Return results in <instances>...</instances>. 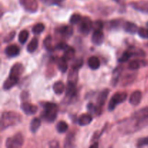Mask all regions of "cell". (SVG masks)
<instances>
[{
	"label": "cell",
	"mask_w": 148,
	"mask_h": 148,
	"mask_svg": "<svg viewBox=\"0 0 148 148\" xmlns=\"http://www.w3.org/2000/svg\"><path fill=\"white\" fill-rule=\"evenodd\" d=\"M104 40V34L101 30H94L92 36V41L94 44L99 45L102 44Z\"/></svg>",
	"instance_id": "obj_8"
},
{
	"label": "cell",
	"mask_w": 148,
	"mask_h": 148,
	"mask_svg": "<svg viewBox=\"0 0 148 148\" xmlns=\"http://www.w3.org/2000/svg\"><path fill=\"white\" fill-rule=\"evenodd\" d=\"M19 78L13 77H9L7 79L5 80V82H4V85H3V88L4 90H10V88H12V87H14L16 84L18 82Z\"/></svg>",
	"instance_id": "obj_17"
},
{
	"label": "cell",
	"mask_w": 148,
	"mask_h": 148,
	"mask_svg": "<svg viewBox=\"0 0 148 148\" xmlns=\"http://www.w3.org/2000/svg\"><path fill=\"white\" fill-rule=\"evenodd\" d=\"M44 46L46 49L49 51H53L54 49L52 45V38L51 36H48L44 40Z\"/></svg>",
	"instance_id": "obj_32"
},
{
	"label": "cell",
	"mask_w": 148,
	"mask_h": 148,
	"mask_svg": "<svg viewBox=\"0 0 148 148\" xmlns=\"http://www.w3.org/2000/svg\"><path fill=\"white\" fill-rule=\"evenodd\" d=\"M78 80V69L72 67L68 75V83L76 85Z\"/></svg>",
	"instance_id": "obj_12"
},
{
	"label": "cell",
	"mask_w": 148,
	"mask_h": 148,
	"mask_svg": "<svg viewBox=\"0 0 148 148\" xmlns=\"http://www.w3.org/2000/svg\"><path fill=\"white\" fill-rule=\"evenodd\" d=\"M58 108L56 104L53 103H46L44 105L43 117L49 122H53L57 116Z\"/></svg>",
	"instance_id": "obj_2"
},
{
	"label": "cell",
	"mask_w": 148,
	"mask_h": 148,
	"mask_svg": "<svg viewBox=\"0 0 148 148\" xmlns=\"http://www.w3.org/2000/svg\"><path fill=\"white\" fill-rule=\"evenodd\" d=\"M121 73V70L119 69H116L114 70V74H113V78H112V84L113 85H116L117 82H118L119 77V75Z\"/></svg>",
	"instance_id": "obj_35"
},
{
	"label": "cell",
	"mask_w": 148,
	"mask_h": 148,
	"mask_svg": "<svg viewBox=\"0 0 148 148\" xmlns=\"http://www.w3.org/2000/svg\"><path fill=\"white\" fill-rule=\"evenodd\" d=\"M49 147L50 148H59V143L56 140H53V141H51L49 144Z\"/></svg>",
	"instance_id": "obj_43"
},
{
	"label": "cell",
	"mask_w": 148,
	"mask_h": 148,
	"mask_svg": "<svg viewBox=\"0 0 148 148\" xmlns=\"http://www.w3.org/2000/svg\"><path fill=\"white\" fill-rule=\"evenodd\" d=\"M108 93H109V90L108 89H104L101 92V93L98 95V98H97V103H98V106L101 107L105 104L107 98H108Z\"/></svg>",
	"instance_id": "obj_13"
},
{
	"label": "cell",
	"mask_w": 148,
	"mask_h": 148,
	"mask_svg": "<svg viewBox=\"0 0 148 148\" xmlns=\"http://www.w3.org/2000/svg\"><path fill=\"white\" fill-rule=\"evenodd\" d=\"M28 36H29V33L27 30H22V31L19 33V36H18V39L20 43H22V44H24V43L27 41V38H28Z\"/></svg>",
	"instance_id": "obj_27"
},
{
	"label": "cell",
	"mask_w": 148,
	"mask_h": 148,
	"mask_svg": "<svg viewBox=\"0 0 148 148\" xmlns=\"http://www.w3.org/2000/svg\"><path fill=\"white\" fill-rule=\"evenodd\" d=\"M98 146H99L98 143H93V144H92L90 147V148H98Z\"/></svg>",
	"instance_id": "obj_44"
},
{
	"label": "cell",
	"mask_w": 148,
	"mask_h": 148,
	"mask_svg": "<svg viewBox=\"0 0 148 148\" xmlns=\"http://www.w3.org/2000/svg\"><path fill=\"white\" fill-rule=\"evenodd\" d=\"M64 88V84L61 81L55 82L53 85V90L56 95H61V94L63 93Z\"/></svg>",
	"instance_id": "obj_22"
},
{
	"label": "cell",
	"mask_w": 148,
	"mask_h": 148,
	"mask_svg": "<svg viewBox=\"0 0 148 148\" xmlns=\"http://www.w3.org/2000/svg\"><path fill=\"white\" fill-rule=\"evenodd\" d=\"M103 23L101 21H96L92 24V27H94V30H101L103 28Z\"/></svg>",
	"instance_id": "obj_39"
},
{
	"label": "cell",
	"mask_w": 148,
	"mask_h": 148,
	"mask_svg": "<svg viewBox=\"0 0 148 148\" xmlns=\"http://www.w3.org/2000/svg\"><path fill=\"white\" fill-rule=\"evenodd\" d=\"M88 64L91 69L95 70L100 67L101 63H100V60L98 59V58H97L96 56H91L88 59Z\"/></svg>",
	"instance_id": "obj_18"
},
{
	"label": "cell",
	"mask_w": 148,
	"mask_h": 148,
	"mask_svg": "<svg viewBox=\"0 0 148 148\" xmlns=\"http://www.w3.org/2000/svg\"><path fill=\"white\" fill-rule=\"evenodd\" d=\"M64 0H41L42 2L47 6L59 5Z\"/></svg>",
	"instance_id": "obj_34"
},
{
	"label": "cell",
	"mask_w": 148,
	"mask_h": 148,
	"mask_svg": "<svg viewBox=\"0 0 148 148\" xmlns=\"http://www.w3.org/2000/svg\"><path fill=\"white\" fill-rule=\"evenodd\" d=\"M92 28V22L88 17H83L80 23H79V26H78V30L83 35H88Z\"/></svg>",
	"instance_id": "obj_5"
},
{
	"label": "cell",
	"mask_w": 148,
	"mask_h": 148,
	"mask_svg": "<svg viewBox=\"0 0 148 148\" xmlns=\"http://www.w3.org/2000/svg\"><path fill=\"white\" fill-rule=\"evenodd\" d=\"M23 64L20 63H16L12 66L11 70H10V76L13 77L19 78V77L22 75L23 72Z\"/></svg>",
	"instance_id": "obj_9"
},
{
	"label": "cell",
	"mask_w": 148,
	"mask_h": 148,
	"mask_svg": "<svg viewBox=\"0 0 148 148\" xmlns=\"http://www.w3.org/2000/svg\"><path fill=\"white\" fill-rule=\"evenodd\" d=\"M147 145H148V137L140 139V140L138 141V147H140Z\"/></svg>",
	"instance_id": "obj_40"
},
{
	"label": "cell",
	"mask_w": 148,
	"mask_h": 148,
	"mask_svg": "<svg viewBox=\"0 0 148 148\" xmlns=\"http://www.w3.org/2000/svg\"><path fill=\"white\" fill-rule=\"evenodd\" d=\"M127 98V92H116V94H114L111 98V101H110L109 104H108V110L113 111L118 104L121 103L124 101H125Z\"/></svg>",
	"instance_id": "obj_4"
},
{
	"label": "cell",
	"mask_w": 148,
	"mask_h": 148,
	"mask_svg": "<svg viewBox=\"0 0 148 148\" xmlns=\"http://www.w3.org/2000/svg\"><path fill=\"white\" fill-rule=\"evenodd\" d=\"M75 55V50L74 49V48L68 46V47L64 50V57L66 60H70V59H73Z\"/></svg>",
	"instance_id": "obj_25"
},
{
	"label": "cell",
	"mask_w": 148,
	"mask_h": 148,
	"mask_svg": "<svg viewBox=\"0 0 148 148\" xmlns=\"http://www.w3.org/2000/svg\"><path fill=\"white\" fill-rule=\"evenodd\" d=\"M116 1H118V0H116Z\"/></svg>",
	"instance_id": "obj_46"
},
{
	"label": "cell",
	"mask_w": 148,
	"mask_h": 148,
	"mask_svg": "<svg viewBox=\"0 0 148 148\" xmlns=\"http://www.w3.org/2000/svg\"><path fill=\"white\" fill-rule=\"evenodd\" d=\"M38 46V40L37 38H33L31 40H30V43H28L27 46V51L30 52V53H33V51L37 49Z\"/></svg>",
	"instance_id": "obj_24"
},
{
	"label": "cell",
	"mask_w": 148,
	"mask_h": 148,
	"mask_svg": "<svg viewBox=\"0 0 148 148\" xmlns=\"http://www.w3.org/2000/svg\"><path fill=\"white\" fill-rule=\"evenodd\" d=\"M15 36V32H12V33H9L5 38H4V42H9L11 40H12L13 38Z\"/></svg>",
	"instance_id": "obj_42"
},
{
	"label": "cell",
	"mask_w": 148,
	"mask_h": 148,
	"mask_svg": "<svg viewBox=\"0 0 148 148\" xmlns=\"http://www.w3.org/2000/svg\"><path fill=\"white\" fill-rule=\"evenodd\" d=\"M44 29L45 25L43 23H37V24L33 26V29H32V31H33V33L34 34L38 35L40 33H42L44 30Z\"/></svg>",
	"instance_id": "obj_28"
},
{
	"label": "cell",
	"mask_w": 148,
	"mask_h": 148,
	"mask_svg": "<svg viewBox=\"0 0 148 148\" xmlns=\"http://www.w3.org/2000/svg\"><path fill=\"white\" fill-rule=\"evenodd\" d=\"M59 31L64 36H72L73 30H72V27L69 26H63L59 29Z\"/></svg>",
	"instance_id": "obj_30"
},
{
	"label": "cell",
	"mask_w": 148,
	"mask_h": 148,
	"mask_svg": "<svg viewBox=\"0 0 148 148\" xmlns=\"http://www.w3.org/2000/svg\"><path fill=\"white\" fill-rule=\"evenodd\" d=\"M57 65L59 69L62 72V73H64L66 70H67L68 65L66 63V59L64 57H61L59 59H58L57 61Z\"/></svg>",
	"instance_id": "obj_21"
},
{
	"label": "cell",
	"mask_w": 148,
	"mask_h": 148,
	"mask_svg": "<svg viewBox=\"0 0 148 148\" xmlns=\"http://www.w3.org/2000/svg\"><path fill=\"white\" fill-rule=\"evenodd\" d=\"M5 53L9 57H14L20 53V49L16 45H10L5 49Z\"/></svg>",
	"instance_id": "obj_11"
},
{
	"label": "cell",
	"mask_w": 148,
	"mask_h": 148,
	"mask_svg": "<svg viewBox=\"0 0 148 148\" xmlns=\"http://www.w3.org/2000/svg\"><path fill=\"white\" fill-rule=\"evenodd\" d=\"M21 108L25 114L27 115H33L37 112L38 108L36 106L32 105L29 103H23L21 105Z\"/></svg>",
	"instance_id": "obj_10"
},
{
	"label": "cell",
	"mask_w": 148,
	"mask_h": 148,
	"mask_svg": "<svg viewBox=\"0 0 148 148\" xmlns=\"http://www.w3.org/2000/svg\"><path fill=\"white\" fill-rule=\"evenodd\" d=\"M22 7L29 12H36L38 9L37 0H20Z\"/></svg>",
	"instance_id": "obj_6"
},
{
	"label": "cell",
	"mask_w": 148,
	"mask_h": 148,
	"mask_svg": "<svg viewBox=\"0 0 148 148\" xmlns=\"http://www.w3.org/2000/svg\"><path fill=\"white\" fill-rule=\"evenodd\" d=\"M132 55V53L130 51H127L124 52L123 54L121 55V57H120V59H119V62H121V63H124V62H127V61L130 59Z\"/></svg>",
	"instance_id": "obj_33"
},
{
	"label": "cell",
	"mask_w": 148,
	"mask_h": 148,
	"mask_svg": "<svg viewBox=\"0 0 148 148\" xmlns=\"http://www.w3.org/2000/svg\"><path fill=\"white\" fill-rule=\"evenodd\" d=\"M23 137L20 133L14 134L11 137H9L5 143L7 148H20L23 144Z\"/></svg>",
	"instance_id": "obj_3"
},
{
	"label": "cell",
	"mask_w": 148,
	"mask_h": 148,
	"mask_svg": "<svg viewBox=\"0 0 148 148\" xmlns=\"http://www.w3.org/2000/svg\"><path fill=\"white\" fill-rule=\"evenodd\" d=\"M82 64H83V60H82V59H77V60L75 62V63L73 64V65H72V67L79 69V68L82 66Z\"/></svg>",
	"instance_id": "obj_41"
},
{
	"label": "cell",
	"mask_w": 148,
	"mask_h": 148,
	"mask_svg": "<svg viewBox=\"0 0 148 148\" xmlns=\"http://www.w3.org/2000/svg\"><path fill=\"white\" fill-rule=\"evenodd\" d=\"M140 67V62L137 60H133L129 64L128 68L130 70H136Z\"/></svg>",
	"instance_id": "obj_36"
},
{
	"label": "cell",
	"mask_w": 148,
	"mask_h": 148,
	"mask_svg": "<svg viewBox=\"0 0 148 148\" xmlns=\"http://www.w3.org/2000/svg\"><path fill=\"white\" fill-rule=\"evenodd\" d=\"M147 27H148V23H147Z\"/></svg>",
	"instance_id": "obj_45"
},
{
	"label": "cell",
	"mask_w": 148,
	"mask_h": 148,
	"mask_svg": "<svg viewBox=\"0 0 148 148\" xmlns=\"http://www.w3.org/2000/svg\"><path fill=\"white\" fill-rule=\"evenodd\" d=\"M88 109L92 114H96L98 116L101 114V109H100L99 106H97L94 105L93 103H90L88 105Z\"/></svg>",
	"instance_id": "obj_29"
},
{
	"label": "cell",
	"mask_w": 148,
	"mask_h": 148,
	"mask_svg": "<svg viewBox=\"0 0 148 148\" xmlns=\"http://www.w3.org/2000/svg\"><path fill=\"white\" fill-rule=\"evenodd\" d=\"M132 7L138 11L148 13V1H138L131 3Z\"/></svg>",
	"instance_id": "obj_7"
},
{
	"label": "cell",
	"mask_w": 148,
	"mask_h": 148,
	"mask_svg": "<svg viewBox=\"0 0 148 148\" xmlns=\"http://www.w3.org/2000/svg\"><path fill=\"white\" fill-rule=\"evenodd\" d=\"M76 95V88H75V85L73 84L68 83L67 88H66V98H69V99H72V98L75 96Z\"/></svg>",
	"instance_id": "obj_20"
},
{
	"label": "cell",
	"mask_w": 148,
	"mask_h": 148,
	"mask_svg": "<svg viewBox=\"0 0 148 148\" xmlns=\"http://www.w3.org/2000/svg\"><path fill=\"white\" fill-rule=\"evenodd\" d=\"M56 130H57L58 132L59 133L66 132L68 130V124L65 121H59L56 125Z\"/></svg>",
	"instance_id": "obj_26"
},
{
	"label": "cell",
	"mask_w": 148,
	"mask_h": 148,
	"mask_svg": "<svg viewBox=\"0 0 148 148\" xmlns=\"http://www.w3.org/2000/svg\"><path fill=\"white\" fill-rule=\"evenodd\" d=\"M73 137L72 134H69L66 139V142H65V148H72L73 147Z\"/></svg>",
	"instance_id": "obj_38"
},
{
	"label": "cell",
	"mask_w": 148,
	"mask_h": 148,
	"mask_svg": "<svg viewBox=\"0 0 148 148\" xmlns=\"http://www.w3.org/2000/svg\"><path fill=\"white\" fill-rule=\"evenodd\" d=\"M123 27H124V30L126 32L131 33V34H134V33L138 32L139 30V28L137 26V25L133 23H131V22H126V23H124Z\"/></svg>",
	"instance_id": "obj_15"
},
{
	"label": "cell",
	"mask_w": 148,
	"mask_h": 148,
	"mask_svg": "<svg viewBox=\"0 0 148 148\" xmlns=\"http://www.w3.org/2000/svg\"><path fill=\"white\" fill-rule=\"evenodd\" d=\"M134 118L138 121H143L148 118V107L142 108L134 114Z\"/></svg>",
	"instance_id": "obj_16"
},
{
	"label": "cell",
	"mask_w": 148,
	"mask_h": 148,
	"mask_svg": "<svg viewBox=\"0 0 148 148\" xmlns=\"http://www.w3.org/2000/svg\"><path fill=\"white\" fill-rule=\"evenodd\" d=\"M138 34L143 38H148V29L140 27L138 30Z\"/></svg>",
	"instance_id": "obj_37"
},
{
	"label": "cell",
	"mask_w": 148,
	"mask_h": 148,
	"mask_svg": "<svg viewBox=\"0 0 148 148\" xmlns=\"http://www.w3.org/2000/svg\"><path fill=\"white\" fill-rule=\"evenodd\" d=\"M92 121V116L88 114H84L79 117L78 120V123L80 126H86L90 124L91 121Z\"/></svg>",
	"instance_id": "obj_19"
},
{
	"label": "cell",
	"mask_w": 148,
	"mask_h": 148,
	"mask_svg": "<svg viewBox=\"0 0 148 148\" xmlns=\"http://www.w3.org/2000/svg\"><path fill=\"white\" fill-rule=\"evenodd\" d=\"M41 121L38 118H34L31 121L30 124V130L33 133L36 132L40 127Z\"/></svg>",
	"instance_id": "obj_23"
},
{
	"label": "cell",
	"mask_w": 148,
	"mask_h": 148,
	"mask_svg": "<svg viewBox=\"0 0 148 148\" xmlns=\"http://www.w3.org/2000/svg\"><path fill=\"white\" fill-rule=\"evenodd\" d=\"M142 92L139 90H136L133 92L130 98V103L133 106H137L142 100Z\"/></svg>",
	"instance_id": "obj_14"
},
{
	"label": "cell",
	"mask_w": 148,
	"mask_h": 148,
	"mask_svg": "<svg viewBox=\"0 0 148 148\" xmlns=\"http://www.w3.org/2000/svg\"><path fill=\"white\" fill-rule=\"evenodd\" d=\"M21 120L20 114L12 111H5L1 114V130L11 126L18 124Z\"/></svg>",
	"instance_id": "obj_1"
},
{
	"label": "cell",
	"mask_w": 148,
	"mask_h": 148,
	"mask_svg": "<svg viewBox=\"0 0 148 148\" xmlns=\"http://www.w3.org/2000/svg\"><path fill=\"white\" fill-rule=\"evenodd\" d=\"M82 20V16H81L79 14L75 13V14H73L72 16H71L69 22H70L71 24H77V23H80Z\"/></svg>",
	"instance_id": "obj_31"
}]
</instances>
